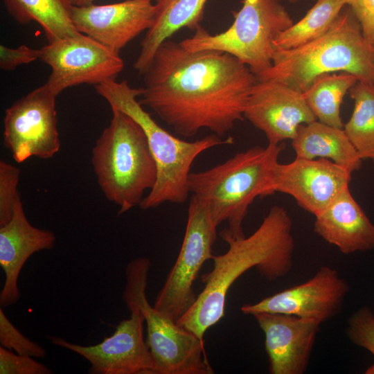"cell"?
I'll return each mask as SVG.
<instances>
[{"instance_id": "obj_1", "label": "cell", "mask_w": 374, "mask_h": 374, "mask_svg": "<svg viewBox=\"0 0 374 374\" xmlns=\"http://www.w3.org/2000/svg\"><path fill=\"white\" fill-rule=\"evenodd\" d=\"M139 101L179 135L208 129L223 138L244 117L256 77L235 57L222 51H190L168 39L142 74Z\"/></svg>"}, {"instance_id": "obj_2", "label": "cell", "mask_w": 374, "mask_h": 374, "mask_svg": "<svg viewBox=\"0 0 374 374\" xmlns=\"http://www.w3.org/2000/svg\"><path fill=\"white\" fill-rule=\"evenodd\" d=\"M227 251L212 256L213 269L203 278L205 286L188 310L176 321L204 341L206 330L224 316L228 291L244 272L256 267L269 280L287 275L293 266L295 242L292 221L282 206H272L249 237L233 238L220 233Z\"/></svg>"}, {"instance_id": "obj_3", "label": "cell", "mask_w": 374, "mask_h": 374, "mask_svg": "<svg viewBox=\"0 0 374 374\" xmlns=\"http://www.w3.org/2000/svg\"><path fill=\"white\" fill-rule=\"evenodd\" d=\"M336 71L374 84V44L365 38L347 5L324 35L294 49L276 50L271 66L256 77L280 81L303 92L316 77Z\"/></svg>"}, {"instance_id": "obj_4", "label": "cell", "mask_w": 374, "mask_h": 374, "mask_svg": "<svg viewBox=\"0 0 374 374\" xmlns=\"http://www.w3.org/2000/svg\"><path fill=\"white\" fill-rule=\"evenodd\" d=\"M95 88L112 109L121 110L132 118L147 137L157 163V179L141 203L142 209L154 208L166 202H185L190 193L188 176L195 159L210 148L233 143L232 137L223 139L214 134L194 141L171 134L152 118L137 100L141 88L132 87L125 80L106 81Z\"/></svg>"}, {"instance_id": "obj_5", "label": "cell", "mask_w": 374, "mask_h": 374, "mask_svg": "<svg viewBox=\"0 0 374 374\" xmlns=\"http://www.w3.org/2000/svg\"><path fill=\"white\" fill-rule=\"evenodd\" d=\"M284 148L269 143L252 147L210 169L190 173V193L205 204L217 226L228 223L220 233L233 238L245 236L248 208L256 197L271 195L273 170Z\"/></svg>"}, {"instance_id": "obj_6", "label": "cell", "mask_w": 374, "mask_h": 374, "mask_svg": "<svg viewBox=\"0 0 374 374\" xmlns=\"http://www.w3.org/2000/svg\"><path fill=\"white\" fill-rule=\"evenodd\" d=\"M112 118L96 140L91 163L105 197L118 214L140 206L157 179V167L141 127L123 112L112 109Z\"/></svg>"}, {"instance_id": "obj_7", "label": "cell", "mask_w": 374, "mask_h": 374, "mask_svg": "<svg viewBox=\"0 0 374 374\" xmlns=\"http://www.w3.org/2000/svg\"><path fill=\"white\" fill-rule=\"evenodd\" d=\"M150 268V261L146 258L129 262L122 298L126 305H134L143 313L147 326L146 343L157 374L213 373L205 354L204 341L149 303L146 288Z\"/></svg>"}, {"instance_id": "obj_8", "label": "cell", "mask_w": 374, "mask_h": 374, "mask_svg": "<svg viewBox=\"0 0 374 374\" xmlns=\"http://www.w3.org/2000/svg\"><path fill=\"white\" fill-rule=\"evenodd\" d=\"M233 24L212 35L202 26L180 42L190 51L214 50L227 53L245 64L256 76L270 68L276 51L274 42L294 24L277 0H242L233 12Z\"/></svg>"}, {"instance_id": "obj_9", "label": "cell", "mask_w": 374, "mask_h": 374, "mask_svg": "<svg viewBox=\"0 0 374 374\" xmlns=\"http://www.w3.org/2000/svg\"><path fill=\"white\" fill-rule=\"evenodd\" d=\"M217 226L205 204L192 195L183 242L154 306L176 321L195 303L193 284L203 264L212 258Z\"/></svg>"}, {"instance_id": "obj_10", "label": "cell", "mask_w": 374, "mask_h": 374, "mask_svg": "<svg viewBox=\"0 0 374 374\" xmlns=\"http://www.w3.org/2000/svg\"><path fill=\"white\" fill-rule=\"evenodd\" d=\"M40 51V60L51 69L45 84L56 96L69 87L116 80L124 68L119 53L80 33L48 42Z\"/></svg>"}, {"instance_id": "obj_11", "label": "cell", "mask_w": 374, "mask_h": 374, "mask_svg": "<svg viewBox=\"0 0 374 374\" xmlns=\"http://www.w3.org/2000/svg\"><path fill=\"white\" fill-rule=\"evenodd\" d=\"M57 96L44 84L6 109L3 142L17 163L32 157L48 159L59 152Z\"/></svg>"}, {"instance_id": "obj_12", "label": "cell", "mask_w": 374, "mask_h": 374, "mask_svg": "<svg viewBox=\"0 0 374 374\" xmlns=\"http://www.w3.org/2000/svg\"><path fill=\"white\" fill-rule=\"evenodd\" d=\"M130 317L114 332L96 345L82 346L55 336L52 344L73 351L87 359L91 374H157L155 362L143 337L145 319L140 309L126 305Z\"/></svg>"}, {"instance_id": "obj_13", "label": "cell", "mask_w": 374, "mask_h": 374, "mask_svg": "<svg viewBox=\"0 0 374 374\" xmlns=\"http://www.w3.org/2000/svg\"><path fill=\"white\" fill-rule=\"evenodd\" d=\"M349 291L348 283L334 268L321 267L308 280L287 288L253 304H244V314L281 313L319 323L341 311Z\"/></svg>"}, {"instance_id": "obj_14", "label": "cell", "mask_w": 374, "mask_h": 374, "mask_svg": "<svg viewBox=\"0 0 374 374\" xmlns=\"http://www.w3.org/2000/svg\"><path fill=\"white\" fill-rule=\"evenodd\" d=\"M352 172L333 161L297 158L278 162L271 179V195L278 192L292 197L297 204L316 216L349 187Z\"/></svg>"}, {"instance_id": "obj_15", "label": "cell", "mask_w": 374, "mask_h": 374, "mask_svg": "<svg viewBox=\"0 0 374 374\" xmlns=\"http://www.w3.org/2000/svg\"><path fill=\"white\" fill-rule=\"evenodd\" d=\"M244 117L273 144L292 140L300 125L317 120L303 92L272 80H256Z\"/></svg>"}, {"instance_id": "obj_16", "label": "cell", "mask_w": 374, "mask_h": 374, "mask_svg": "<svg viewBox=\"0 0 374 374\" xmlns=\"http://www.w3.org/2000/svg\"><path fill=\"white\" fill-rule=\"evenodd\" d=\"M154 13L152 0H126L106 5L73 6L72 20L79 33L119 53L150 28Z\"/></svg>"}, {"instance_id": "obj_17", "label": "cell", "mask_w": 374, "mask_h": 374, "mask_svg": "<svg viewBox=\"0 0 374 374\" xmlns=\"http://www.w3.org/2000/svg\"><path fill=\"white\" fill-rule=\"evenodd\" d=\"M251 316L265 335L270 373H304L320 323L281 313L258 312Z\"/></svg>"}, {"instance_id": "obj_18", "label": "cell", "mask_w": 374, "mask_h": 374, "mask_svg": "<svg viewBox=\"0 0 374 374\" xmlns=\"http://www.w3.org/2000/svg\"><path fill=\"white\" fill-rule=\"evenodd\" d=\"M55 243L53 231L38 229L29 222L19 195L10 220L0 226V265L5 274L0 292L1 307L13 305L20 299L17 283L26 260L35 252L53 249Z\"/></svg>"}, {"instance_id": "obj_19", "label": "cell", "mask_w": 374, "mask_h": 374, "mask_svg": "<svg viewBox=\"0 0 374 374\" xmlns=\"http://www.w3.org/2000/svg\"><path fill=\"white\" fill-rule=\"evenodd\" d=\"M314 217V232L342 253L374 249V224L353 197L349 187Z\"/></svg>"}, {"instance_id": "obj_20", "label": "cell", "mask_w": 374, "mask_h": 374, "mask_svg": "<svg viewBox=\"0 0 374 374\" xmlns=\"http://www.w3.org/2000/svg\"><path fill=\"white\" fill-rule=\"evenodd\" d=\"M208 0H155V13L150 28L141 42L134 68L142 75L157 50L180 29L196 30L204 18Z\"/></svg>"}, {"instance_id": "obj_21", "label": "cell", "mask_w": 374, "mask_h": 374, "mask_svg": "<svg viewBox=\"0 0 374 374\" xmlns=\"http://www.w3.org/2000/svg\"><path fill=\"white\" fill-rule=\"evenodd\" d=\"M292 145L297 158L329 159L352 173L362 166L363 159L344 129L317 120L300 125Z\"/></svg>"}, {"instance_id": "obj_22", "label": "cell", "mask_w": 374, "mask_h": 374, "mask_svg": "<svg viewBox=\"0 0 374 374\" xmlns=\"http://www.w3.org/2000/svg\"><path fill=\"white\" fill-rule=\"evenodd\" d=\"M10 16L21 24L37 22L48 42L79 33L72 20L69 0H3Z\"/></svg>"}, {"instance_id": "obj_23", "label": "cell", "mask_w": 374, "mask_h": 374, "mask_svg": "<svg viewBox=\"0 0 374 374\" xmlns=\"http://www.w3.org/2000/svg\"><path fill=\"white\" fill-rule=\"evenodd\" d=\"M358 79L354 75L324 73L316 77L303 92L317 121L328 125L343 128L341 105L345 95Z\"/></svg>"}, {"instance_id": "obj_24", "label": "cell", "mask_w": 374, "mask_h": 374, "mask_svg": "<svg viewBox=\"0 0 374 374\" xmlns=\"http://www.w3.org/2000/svg\"><path fill=\"white\" fill-rule=\"evenodd\" d=\"M348 93L354 107L343 129L362 159L374 165V84L357 81Z\"/></svg>"}, {"instance_id": "obj_25", "label": "cell", "mask_w": 374, "mask_h": 374, "mask_svg": "<svg viewBox=\"0 0 374 374\" xmlns=\"http://www.w3.org/2000/svg\"><path fill=\"white\" fill-rule=\"evenodd\" d=\"M345 6L344 0H317L301 19L294 23L274 42L275 49H294L322 36Z\"/></svg>"}, {"instance_id": "obj_26", "label": "cell", "mask_w": 374, "mask_h": 374, "mask_svg": "<svg viewBox=\"0 0 374 374\" xmlns=\"http://www.w3.org/2000/svg\"><path fill=\"white\" fill-rule=\"evenodd\" d=\"M346 334L354 344L362 347L374 356V314L368 306H363L349 317ZM374 374V364L366 371Z\"/></svg>"}, {"instance_id": "obj_27", "label": "cell", "mask_w": 374, "mask_h": 374, "mask_svg": "<svg viewBox=\"0 0 374 374\" xmlns=\"http://www.w3.org/2000/svg\"><path fill=\"white\" fill-rule=\"evenodd\" d=\"M20 170L3 160L0 161V226L8 223L20 195L17 187Z\"/></svg>"}, {"instance_id": "obj_28", "label": "cell", "mask_w": 374, "mask_h": 374, "mask_svg": "<svg viewBox=\"0 0 374 374\" xmlns=\"http://www.w3.org/2000/svg\"><path fill=\"white\" fill-rule=\"evenodd\" d=\"M0 344L1 346L15 351L21 355L36 358L46 356L44 348L23 335L8 319L0 309Z\"/></svg>"}, {"instance_id": "obj_29", "label": "cell", "mask_w": 374, "mask_h": 374, "mask_svg": "<svg viewBox=\"0 0 374 374\" xmlns=\"http://www.w3.org/2000/svg\"><path fill=\"white\" fill-rule=\"evenodd\" d=\"M52 371L34 357L0 347V374H50Z\"/></svg>"}, {"instance_id": "obj_30", "label": "cell", "mask_w": 374, "mask_h": 374, "mask_svg": "<svg viewBox=\"0 0 374 374\" xmlns=\"http://www.w3.org/2000/svg\"><path fill=\"white\" fill-rule=\"evenodd\" d=\"M41 51L22 44L12 48L0 45V68L3 71H13L22 64H29L40 59Z\"/></svg>"}, {"instance_id": "obj_31", "label": "cell", "mask_w": 374, "mask_h": 374, "mask_svg": "<svg viewBox=\"0 0 374 374\" xmlns=\"http://www.w3.org/2000/svg\"><path fill=\"white\" fill-rule=\"evenodd\" d=\"M359 21L364 36L374 44V0H344Z\"/></svg>"}, {"instance_id": "obj_32", "label": "cell", "mask_w": 374, "mask_h": 374, "mask_svg": "<svg viewBox=\"0 0 374 374\" xmlns=\"http://www.w3.org/2000/svg\"><path fill=\"white\" fill-rule=\"evenodd\" d=\"M96 0H69L73 6H84L93 3Z\"/></svg>"}, {"instance_id": "obj_33", "label": "cell", "mask_w": 374, "mask_h": 374, "mask_svg": "<svg viewBox=\"0 0 374 374\" xmlns=\"http://www.w3.org/2000/svg\"><path fill=\"white\" fill-rule=\"evenodd\" d=\"M291 3H295L299 0H289Z\"/></svg>"}, {"instance_id": "obj_34", "label": "cell", "mask_w": 374, "mask_h": 374, "mask_svg": "<svg viewBox=\"0 0 374 374\" xmlns=\"http://www.w3.org/2000/svg\"><path fill=\"white\" fill-rule=\"evenodd\" d=\"M277 1H280V0H277Z\"/></svg>"}]
</instances>
